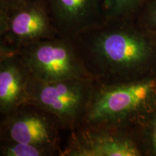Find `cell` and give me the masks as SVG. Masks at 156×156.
<instances>
[{"instance_id":"cell-1","label":"cell","mask_w":156,"mask_h":156,"mask_svg":"<svg viewBox=\"0 0 156 156\" xmlns=\"http://www.w3.org/2000/svg\"><path fill=\"white\" fill-rule=\"evenodd\" d=\"M69 39L96 85L156 75V35L136 20H106Z\"/></svg>"},{"instance_id":"cell-2","label":"cell","mask_w":156,"mask_h":156,"mask_svg":"<svg viewBox=\"0 0 156 156\" xmlns=\"http://www.w3.org/2000/svg\"><path fill=\"white\" fill-rule=\"evenodd\" d=\"M155 107L156 75L112 85L95 84L82 124L136 128Z\"/></svg>"},{"instance_id":"cell-3","label":"cell","mask_w":156,"mask_h":156,"mask_svg":"<svg viewBox=\"0 0 156 156\" xmlns=\"http://www.w3.org/2000/svg\"><path fill=\"white\" fill-rule=\"evenodd\" d=\"M95 88V84L92 80L44 82L32 76L28 87L27 102L53 114L62 130L70 132L83 123Z\"/></svg>"},{"instance_id":"cell-4","label":"cell","mask_w":156,"mask_h":156,"mask_svg":"<svg viewBox=\"0 0 156 156\" xmlns=\"http://www.w3.org/2000/svg\"><path fill=\"white\" fill-rule=\"evenodd\" d=\"M17 53L38 80H92L69 38L56 36L37 41L23 46Z\"/></svg>"},{"instance_id":"cell-5","label":"cell","mask_w":156,"mask_h":156,"mask_svg":"<svg viewBox=\"0 0 156 156\" xmlns=\"http://www.w3.org/2000/svg\"><path fill=\"white\" fill-rule=\"evenodd\" d=\"M60 123L53 114L29 102L23 103L0 119V142L44 146L62 153Z\"/></svg>"},{"instance_id":"cell-6","label":"cell","mask_w":156,"mask_h":156,"mask_svg":"<svg viewBox=\"0 0 156 156\" xmlns=\"http://www.w3.org/2000/svg\"><path fill=\"white\" fill-rule=\"evenodd\" d=\"M69 133L62 156H144L135 128L82 124Z\"/></svg>"},{"instance_id":"cell-7","label":"cell","mask_w":156,"mask_h":156,"mask_svg":"<svg viewBox=\"0 0 156 156\" xmlns=\"http://www.w3.org/2000/svg\"><path fill=\"white\" fill-rule=\"evenodd\" d=\"M56 36L43 0L0 14V52L17 53L31 43Z\"/></svg>"},{"instance_id":"cell-8","label":"cell","mask_w":156,"mask_h":156,"mask_svg":"<svg viewBox=\"0 0 156 156\" xmlns=\"http://www.w3.org/2000/svg\"><path fill=\"white\" fill-rule=\"evenodd\" d=\"M58 36L71 38L106 20L104 0H43Z\"/></svg>"},{"instance_id":"cell-9","label":"cell","mask_w":156,"mask_h":156,"mask_svg":"<svg viewBox=\"0 0 156 156\" xmlns=\"http://www.w3.org/2000/svg\"><path fill=\"white\" fill-rule=\"evenodd\" d=\"M30 70L17 53L0 52V115L27 102Z\"/></svg>"},{"instance_id":"cell-10","label":"cell","mask_w":156,"mask_h":156,"mask_svg":"<svg viewBox=\"0 0 156 156\" xmlns=\"http://www.w3.org/2000/svg\"><path fill=\"white\" fill-rule=\"evenodd\" d=\"M147 0H104L106 20H135Z\"/></svg>"},{"instance_id":"cell-11","label":"cell","mask_w":156,"mask_h":156,"mask_svg":"<svg viewBox=\"0 0 156 156\" xmlns=\"http://www.w3.org/2000/svg\"><path fill=\"white\" fill-rule=\"evenodd\" d=\"M0 156H61V153L52 148L20 143L0 142Z\"/></svg>"},{"instance_id":"cell-12","label":"cell","mask_w":156,"mask_h":156,"mask_svg":"<svg viewBox=\"0 0 156 156\" xmlns=\"http://www.w3.org/2000/svg\"><path fill=\"white\" fill-rule=\"evenodd\" d=\"M135 129L144 156H156V107Z\"/></svg>"},{"instance_id":"cell-13","label":"cell","mask_w":156,"mask_h":156,"mask_svg":"<svg viewBox=\"0 0 156 156\" xmlns=\"http://www.w3.org/2000/svg\"><path fill=\"white\" fill-rule=\"evenodd\" d=\"M135 20L140 25L156 35V0H147Z\"/></svg>"},{"instance_id":"cell-14","label":"cell","mask_w":156,"mask_h":156,"mask_svg":"<svg viewBox=\"0 0 156 156\" xmlns=\"http://www.w3.org/2000/svg\"><path fill=\"white\" fill-rule=\"evenodd\" d=\"M39 0H0V14H7L14 9Z\"/></svg>"}]
</instances>
